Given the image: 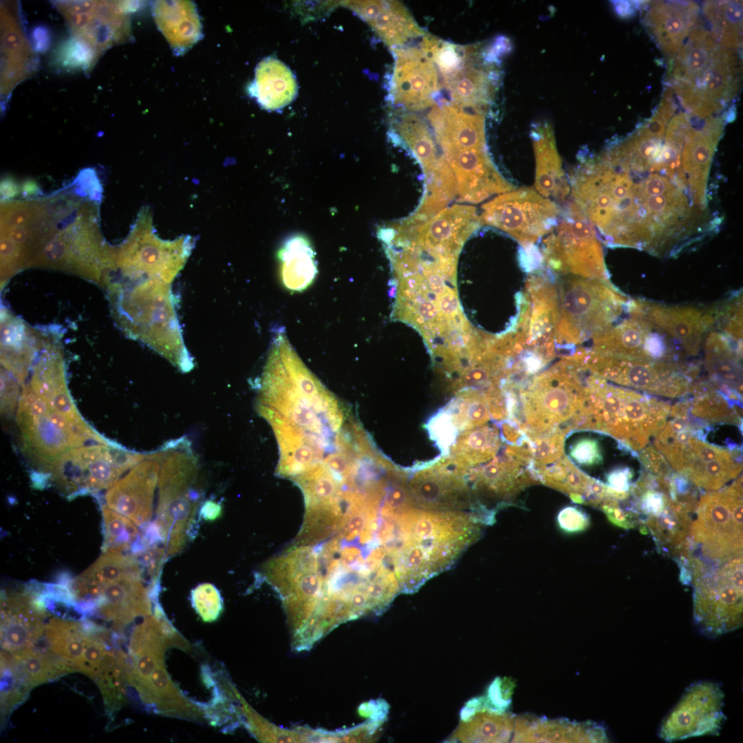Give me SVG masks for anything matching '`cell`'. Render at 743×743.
I'll return each mask as SVG.
<instances>
[{
    "instance_id": "6da1fadb",
    "label": "cell",
    "mask_w": 743,
    "mask_h": 743,
    "mask_svg": "<svg viewBox=\"0 0 743 743\" xmlns=\"http://www.w3.org/2000/svg\"><path fill=\"white\" fill-rule=\"evenodd\" d=\"M568 180L572 201L609 246L671 257L719 224L708 177L665 138L628 136L580 159Z\"/></svg>"
},
{
    "instance_id": "7a4b0ae2",
    "label": "cell",
    "mask_w": 743,
    "mask_h": 743,
    "mask_svg": "<svg viewBox=\"0 0 743 743\" xmlns=\"http://www.w3.org/2000/svg\"><path fill=\"white\" fill-rule=\"evenodd\" d=\"M257 407L278 443L276 473L286 476L314 464L351 415L307 368L281 332L274 337L260 378Z\"/></svg>"
},
{
    "instance_id": "3957f363",
    "label": "cell",
    "mask_w": 743,
    "mask_h": 743,
    "mask_svg": "<svg viewBox=\"0 0 743 743\" xmlns=\"http://www.w3.org/2000/svg\"><path fill=\"white\" fill-rule=\"evenodd\" d=\"M173 281L161 276L141 275L109 283L108 290L115 319L126 335L187 372L193 362L184 342Z\"/></svg>"
},
{
    "instance_id": "277c9868",
    "label": "cell",
    "mask_w": 743,
    "mask_h": 743,
    "mask_svg": "<svg viewBox=\"0 0 743 743\" xmlns=\"http://www.w3.org/2000/svg\"><path fill=\"white\" fill-rule=\"evenodd\" d=\"M670 405L648 394L616 387L592 374L585 380L582 407L574 428L608 434L638 456L665 427Z\"/></svg>"
},
{
    "instance_id": "5b68a950",
    "label": "cell",
    "mask_w": 743,
    "mask_h": 743,
    "mask_svg": "<svg viewBox=\"0 0 743 743\" xmlns=\"http://www.w3.org/2000/svg\"><path fill=\"white\" fill-rule=\"evenodd\" d=\"M198 462L186 438L165 444L160 469L156 518L153 521L167 557L181 552L195 524L202 501Z\"/></svg>"
},
{
    "instance_id": "8992f818",
    "label": "cell",
    "mask_w": 743,
    "mask_h": 743,
    "mask_svg": "<svg viewBox=\"0 0 743 743\" xmlns=\"http://www.w3.org/2000/svg\"><path fill=\"white\" fill-rule=\"evenodd\" d=\"M693 588L694 622L701 634L715 638L742 626V554L713 559L688 557Z\"/></svg>"
},
{
    "instance_id": "52a82bcc",
    "label": "cell",
    "mask_w": 743,
    "mask_h": 743,
    "mask_svg": "<svg viewBox=\"0 0 743 743\" xmlns=\"http://www.w3.org/2000/svg\"><path fill=\"white\" fill-rule=\"evenodd\" d=\"M557 294L555 341L575 346L612 326L628 309L629 300L609 281L565 275Z\"/></svg>"
},
{
    "instance_id": "ba28073f",
    "label": "cell",
    "mask_w": 743,
    "mask_h": 743,
    "mask_svg": "<svg viewBox=\"0 0 743 743\" xmlns=\"http://www.w3.org/2000/svg\"><path fill=\"white\" fill-rule=\"evenodd\" d=\"M655 436V447L670 466L697 487L708 491L722 488L737 477L742 469V446L727 448L697 438L699 429L682 417L671 416Z\"/></svg>"
},
{
    "instance_id": "9c48e42d",
    "label": "cell",
    "mask_w": 743,
    "mask_h": 743,
    "mask_svg": "<svg viewBox=\"0 0 743 743\" xmlns=\"http://www.w3.org/2000/svg\"><path fill=\"white\" fill-rule=\"evenodd\" d=\"M740 59L734 50L718 43L687 58L668 81L682 105L700 118L722 110L737 94Z\"/></svg>"
},
{
    "instance_id": "30bf717a",
    "label": "cell",
    "mask_w": 743,
    "mask_h": 743,
    "mask_svg": "<svg viewBox=\"0 0 743 743\" xmlns=\"http://www.w3.org/2000/svg\"><path fill=\"white\" fill-rule=\"evenodd\" d=\"M582 369L568 356L522 388L519 398L526 433L559 429L558 425L570 419L572 422L585 397V384L579 374Z\"/></svg>"
},
{
    "instance_id": "8fae6325",
    "label": "cell",
    "mask_w": 743,
    "mask_h": 743,
    "mask_svg": "<svg viewBox=\"0 0 743 743\" xmlns=\"http://www.w3.org/2000/svg\"><path fill=\"white\" fill-rule=\"evenodd\" d=\"M579 360L585 369L604 380L669 398L685 394L700 373L696 363L685 361L634 359L581 349Z\"/></svg>"
},
{
    "instance_id": "7c38bea8",
    "label": "cell",
    "mask_w": 743,
    "mask_h": 743,
    "mask_svg": "<svg viewBox=\"0 0 743 743\" xmlns=\"http://www.w3.org/2000/svg\"><path fill=\"white\" fill-rule=\"evenodd\" d=\"M548 234L543 257L551 269L563 275L609 281L597 233L572 201Z\"/></svg>"
},
{
    "instance_id": "4fadbf2b",
    "label": "cell",
    "mask_w": 743,
    "mask_h": 743,
    "mask_svg": "<svg viewBox=\"0 0 743 743\" xmlns=\"http://www.w3.org/2000/svg\"><path fill=\"white\" fill-rule=\"evenodd\" d=\"M151 220L147 211L140 213L127 239L114 250L112 269H118L124 277L145 274L174 281L189 259L195 240L190 235L163 240L154 233Z\"/></svg>"
},
{
    "instance_id": "5bb4252c",
    "label": "cell",
    "mask_w": 743,
    "mask_h": 743,
    "mask_svg": "<svg viewBox=\"0 0 743 743\" xmlns=\"http://www.w3.org/2000/svg\"><path fill=\"white\" fill-rule=\"evenodd\" d=\"M557 204L532 187L499 194L482 206L481 224L510 235L524 247L533 246L557 224Z\"/></svg>"
},
{
    "instance_id": "9a60e30c",
    "label": "cell",
    "mask_w": 743,
    "mask_h": 743,
    "mask_svg": "<svg viewBox=\"0 0 743 743\" xmlns=\"http://www.w3.org/2000/svg\"><path fill=\"white\" fill-rule=\"evenodd\" d=\"M690 539L716 554L742 553V476L718 491L701 495Z\"/></svg>"
},
{
    "instance_id": "2e32d148",
    "label": "cell",
    "mask_w": 743,
    "mask_h": 743,
    "mask_svg": "<svg viewBox=\"0 0 743 743\" xmlns=\"http://www.w3.org/2000/svg\"><path fill=\"white\" fill-rule=\"evenodd\" d=\"M17 420L25 451L45 469L67 450L77 447L78 422L54 410L30 386L19 398Z\"/></svg>"
},
{
    "instance_id": "e0dca14e",
    "label": "cell",
    "mask_w": 743,
    "mask_h": 743,
    "mask_svg": "<svg viewBox=\"0 0 743 743\" xmlns=\"http://www.w3.org/2000/svg\"><path fill=\"white\" fill-rule=\"evenodd\" d=\"M113 443L72 448L58 458L60 476L72 491H98L111 487L118 478L144 457Z\"/></svg>"
},
{
    "instance_id": "ac0fdd59",
    "label": "cell",
    "mask_w": 743,
    "mask_h": 743,
    "mask_svg": "<svg viewBox=\"0 0 743 743\" xmlns=\"http://www.w3.org/2000/svg\"><path fill=\"white\" fill-rule=\"evenodd\" d=\"M629 316L592 339L593 352L623 358L681 362L684 352L674 338L654 327L629 302Z\"/></svg>"
},
{
    "instance_id": "d6986e66",
    "label": "cell",
    "mask_w": 743,
    "mask_h": 743,
    "mask_svg": "<svg viewBox=\"0 0 743 743\" xmlns=\"http://www.w3.org/2000/svg\"><path fill=\"white\" fill-rule=\"evenodd\" d=\"M724 693L715 682L700 680L690 685L663 720L658 737L667 742L704 735H718L726 717Z\"/></svg>"
},
{
    "instance_id": "ffe728a7",
    "label": "cell",
    "mask_w": 743,
    "mask_h": 743,
    "mask_svg": "<svg viewBox=\"0 0 743 743\" xmlns=\"http://www.w3.org/2000/svg\"><path fill=\"white\" fill-rule=\"evenodd\" d=\"M131 2L63 1L58 7L71 31L98 53L130 36Z\"/></svg>"
},
{
    "instance_id": "44dd1931",
    "label": "cell",
    "mask_w": 743,
    "mask_h": 743,
    "mask_svg": "<svg viewBox=\"0 0 743 743\" xmlns=\"http://www.w3.org/2000/svg\"><path fill=\"white\" fill-rule=\"evenodd\" d=\"M164 453V446L144 457L118 480L105 494L107 506L131 519L136 526H144L151 519L155 491Z\"/></svg>"
},
{
    "instance_id": "7402d4cb",
    "label": "cell",
    "mask_w": 743,
    "mask_h": 743,
    "mask_svg": "<svg viewBox=\"0 0 743 743\" xmlns=\"http://www.w3.org/2000/svg\"><path fill=\"white\" fill-rule=\"evenodd\" d=\"M399 225L402 233L419 246L457 256L464 241L482 224L474 206L455 204L424 222Z\"/></svg>"
},
{
    "instance_id": "603a6c76",
    "label": "cell",
    "mask_w": 743,
    "mask_h": 743,
    "mask_svg": "<svg viewBox=\"0 0 743 743\" xmlns=\"http://www.w3.org/2000/svg\"><path fill=\"white\" fill-rule=\"evenodd\" d=\"M637 307L656 328L677 341L685 354L698 355L704 335L715 323L714 310L702 312L691 306H671L636 301Z\"/></svg>"
},
{
    "instance_id": "cb8c5ba5",
    "label": "cell",
    "mask_w": 743,
    "mask_h": 743,
    "mask_svg": "<svg viewBox=\"0 0 743 743\" xmlns=\"http://www.w3.org/2000/svg\"><path fill=\"white\" fill-rule=\"evenodd\" d=\"M698 11L693 1H651L644 25L663 54L672 57L695 28Z\"/></svg>"
},
{
    "instance_id": "d4e9b609",
    "label": "cell",
    "mask_w": 743,
    "mask_h": 743,
    "mask_svg": "<svg viewBox=\"0 0 743 743\" xmlns=\"http://www.w3.org/2000/svg\"><path fill=\"white\" fill-rule=\"evenodd\" d=\"M669 414L684 417L701 428L718 423L742 425V407H733L707 380L693 382L687 393L671 407Z\"/></svg>"
},
{
    "instance_id": "484cf974",
    "label": "cell",
    "mask_w": 743,
    "mask_h": 743,
    "mask_svg": "<svg viewBox=\"0 0 743 743\" xmlns=\"http://www.w3.org/2000/svg\"><path fill=\"white\" fill-rule=\"evenodd\" d=\"M151 590L144 585L142 576L127 577L101 587L93 598L94 605L102 616L120 628L151 614Z\"/></svg>"
},
{
    "instance_id": "4316f807",
    "label": "cell",
    "mask_w": 743,
    "mask_h": 743,
    "mask_svg": "<svg viewBox=\"0 0 743 743\" xmlns=\"http://www.w3.org/2000/svg\"><path fill=\"white\" fill-rule=\"evenodd\" d=\"M347 5L367 21L385 43L396 48L424 34L407 8L395 1H355Z\"/></svg>"
},
{
    "instance_id": "83f0119b",
    "label": "cell",
    "mask_w": 743,
    "mask_h": 743,
    "mask_svg": "<svg viewBox=\"0 0 743 743\" xmlns=\"http://www.w3.org/2000/svg\"><path fill=\"white\" fill-rule=\"evenodd\" d=\"M516 718L504 711L486 707L481 698H473L462 709L461 722L451 742H505L511 740Z\"/></svg>"
},
{
    "instance_id": "f1b7e54d",
    "label": "cell",
    "mask_w": 743,
    "mask_h": 743,
    "mask_svg": "<svg viewBox=\"0 0 743 743\" xmlns=\"http://www.w3.org/2000/svg\"><path fill=\"white\" fill-rule=\"evenodd\" d=\"M153 13L159 30L173 52L182 55L202 37L195 4L189 1H158Z\"/></svg>"
},
{
    "instance_id": "f546056e",
    "label": "cell",
    "mask_w": 743,
    "mask_h": 743,
    "mask_svg": "<svg viewBox=\"0 0 743 743\" xmlns=\"http://www.w3.org/2000/svg\"><path fill=\"white\" fill-rule=\"evenodd\" d=\"M531 136L535 155V190L547 198L564 200L570 193V187L551 127L547 124L537 125Z\"/></svg>"
},
{
    "instance_id": "4dcf8cb0",
    "label": "cell",
    "mask_w": 743,
    "mask_h": 743,
    "mask_svg": "<svg viewBox=\"0 0 743 743\" xmlns=\"http://www.w3.org/2000/svg\"><path fill=\"white\" fill-rule=\"evenodd\" d=\"M248 91L262 108L274 111L286 107L294 99L297 84L286 65L276 58L267 57L257 65Z\"/></svg>"
},
{
    "instance_id": "1f68e13d",
    "label": "cell",
    "mask_w": 743,
    "mask_h": 743,
    "mask_svg": "<svg viewBox=\"0 0 743 743\" xmlns=\"http://www.w3.org/2000/svg\"><path fill=\"white\" fill-rule=\"evenodd\" d=\"M693 510L680 503L670 500L658 515L646 519L645 524L651 532L660 552L670 555L674 560L680 557L688 558Z\"/></svg>"
},
{
    "instance_id": "d6a6232c",
    "label": "cell",
    "mask_w": 743,
    "mask_h": 743,
    "mask_svg": "<svg viewBox=\"0 0 743 743\" xmlns=\"http://www.w3.org/2000/svg\"><path fill=\"white\" fill-rule=\"evenodd\" d=\"M130 576H142V568L133 555L123 552H105L72 584V596L92 599L103 586Z\"/></svg>"
},
{
    "instance_id": "836d02e7",
    "label": "cell",
    "mask_w": 743,
    "mask_h": 743,
    "mask_svg": "<svg viewBox=\"0 0 743 743\" xmlns=\"http://www.w3.org/2000/svg\"><path fill=\"white\" fill-rule=\"evenodd\" d=\"M34 58L16 18L1 12V91L8 94L32 72Z\"/></svg>"
},
{
    "instance_id": "e575fe53",
    "label": "cell",
    "mask_w": 743,
    "mask_h": 743,
    "mask_svg": "<svg viewBox=\"0 0 743 743\" xmlns=\"http://www.w3.org/2000/svg\"><path fill=\"white\" fill-rule=\"evenodd\" d=\"M520 742H606L604 727L595 722H571L566 720H543L528 716Z\"/></svg>"
},
{
    "instance_id": "d590c367",
    "label": "cell",
    "mask_w": 743,
    "mask_h": 743,
    "mask_svg": "<svg viewBox=\"0 0 743 743\" xmlns=\"http://www.w3.org/2000/svg\"><path fill=\"white\" fill-rule=\"evenodd\" d=\"M730 338L718 332L707 336L704 364L715 387L726 385L742 394V347H735Z\"/></svg>"
},
{
    "instance_id": "8d00e7d4",
    "label": "cell",
    "mask_w": 743,
    "mask_h": 743,
    "mask_svg": "<svg viewBox=\"0 0 743 743\" xmlns=\"http://www.w3.org/2000/svg\"><path fill=\"white\" fill-rule=\"evenodd\" d=\"M279 259L281 280L288 289L300 291L312 283L316 266L313 250L305 238L288 239L279 252Z\"/></svg>"
},
{
    "instance_id": "74e56055",
    "label": "cell",
    "mask_w": 743,
    "mask_h": 743,
    "mask_svg": "<svg viewBox=\"0 0 743 743\" xmlns=\"http://www.w3.org/2000/svg\"><path fill=\"white\" fill-rule=\"evenodd\" d=\"M703 12L711 25V32L722 45L733 50L742 46V1H707Z\"/></svg>"
},
{
    "instance_id": "f35d334b",
    "label": "cell",
    "mask_w": 743,
    "mask_h": 743,
    "mask_svg": "<svg viewBox=\"0 0 743 743\" xmlns=\"http://www.w3.org/2000/svg\"><path fill=\"white\" fill-rule=\"evenodd\" d=\"M497 429L488 426L471 429L462 434L453 448L455 460L466 470L490 460L499 448Z\"/></svg>"
},
{
    "instance_id": "ab89813d",
    "label": "cell",
    "mask_w": 743,
    "mask_h": 743,
    "mask_svg": "<svg viewBox=\"0 0 743 743\" xmlns=\"http://www.w3.org/2000/svg\"><path fill=\"white\" fill-rule=\"evenodd\" d=\"M104 526L103 551L123 552L133 549L140 540V533L131 519L110 509L102 507Z\"/></svg>"
},
{
    "instance_id": "60d3db41",
    "label": "cell",
    "mask_w": 743,
    "mask_h": 743,
    "mask_svg": "<svg viewBox=\"0 0 743 743\" xmlns=\"http://www.w3.org/2000/svg\"><path fill=\"white\" fill-rule=\"evenodd\" d=\"M451 421L460 429H471L489 420L490 411L486 398L475 390L460 396L449 407Z\"/></svg>"
},
{
    "instance_id": "b9f144b4",
    "label": "cell",
    "mask_w": 743,
    "mask_h": 743,
    "mask_svg": "<svg viewBox=\"0 0 743 743\" xmlns=\"http://www.w3.org/2000/svg\"><path fill=\"white\" fill-rule=\"evenodd\" d=\"M14 660L19 663L23 678L28 686L42 683L73 668L62 661L52 660L47 655L31 649Z\"/></svg>"
},
{
    "instance_id": "7bdbcfd3",
    "label": "cell",
    "mask_w": 743,
    "mask_h": 743,
    "mask_svg": "<svg viewBox=\"0 0 743 743\" xmlns=\"http://www.w3.org/2000/svg\"><path fill=\"white\" fill-rule=\"evenodd\" d=\"M567 432L556 429L542 433H526L528 449L534 470L555 462L563 454L564 437Z\"/></svg>"
},
{
    "instance_id": "ee69618b",
    "label": "cell",
    "mask_w": 743,
    "mask_h": 743,
    "mask_svg": "<svg viewBox=\"0 0 743 743\" xmlns=\"http://www.w3.org/2000/svg\"><path fill=\"white\" fill-rule=\"evenodd\" d=\"M191 602L196 613L206 623L217 620L224 610L221 594L210 583H203L193 588L191 592Z\"/></svg>"
},
{
    "instance_id": "f6af8a7d",
    "label": "cell",
    "mask_w": 743,
    "mask_h": 743,
    "mask_svg": "<svg viewBox=\"0 0 743 743\" xmlns=\"http://www.w3.org/2000/svg\"><path fill=\"white\" fill-rule=\"evenodd\" d=\"M99 53L91 45L77 38L67 41L57 50L58 63L69 69H87L94 64Z\"/></svg>"
},
{
    "instance_id": "bcb514c9",
    "label": "cell",
    "mask_w": 743,
    "mask_h": 743,
    "mask_svg": "<svg viewBox=\"0 0 743 743\" xmlns=\"http://www.w3.org/2000/svg\"><path fill=\"white\" fill-rule=\"evenodd\" d=\"M42 207L40 202H1V230L28 224L40 214Z\"/></svg>"
},
{
    "instance_id": "7dc6e473",
    "label": "cell",
    "mask_w": 743,
    "mask_h": 743,
    "mask_svg": "<svg viewBox=\"0 0 743 743\" xmlns=\"http://www.w3.org/2000/svg\"><path fill=\"white\" fill-rule=\"evenodd\" d=\"M570 455L575 462L582 466L598 464L603 461L599 442L589 437L574 442L570 448Z\"/></svg>"
},
{
    "instance_id": "c3c4849f",
    "label": "cell",
    "mask_w": 743,
    "mask_h": 743,
    "mask_svg": "<svg viewBox=\"0 0 743 743\" xmlns=\"http://www.w3.org/2000/svg\"><path fill=\"white\" fill-rule=\"evenodd\" d=\"M559 527L567 533H578L586 530L590 524L589 515L578 506H568L562 508L557 515Z\"/></svg>"
},
{
    "instance_id": "681fc988",
    "label": "cell",
    "mask_w": 743,
    "mask_h": 743,
    "mask_svg": "<svg viewBox=\"0 0 743 743\" xmlns=\"http://www.w3.org/2000/svg\"><path fill=\"white\" fill-rule=\"evenodd\" d=\"M637 457L646 471L656 476L667 477L674 471L663 455L654 446H645Z\"/></svg>"
},
{
    "instance_id": "f907efd6",
    "label": "cell",
    "mask_w": 743,
    "mask_h": 743,
    "mask_svg": "<svg viewBox=\"0 0 743 743\" xmlns=\"http://www.w3.org/2000/svg\"><path fill=\"white\" fill-rule=\"evenodd\" d=\"M76 191L79 195L89 196L94 201L101 200V185L94 170H82L75 180Z\"/></svg>"
},
{
    "instance_id": "816d5d0a",
    "label": "cell",
    "mask_w": 743,
    "mask_h": 743,
    "mask_svg": "<svg viewBox=\"0 0 743 743\" xmlns=\"http://www.w3.org/2000/svg\"><path fill=\"white\" fill-rule=\"evenodd\" d=\"M1 407L3 413H10L14 410L19 394L16 381L5 371L1 372Z\"/></svg>"
},
{
    "instance_id": "f5cc1de1",
    "label": "cell",
    "mask_w": 743,
    "mask_h": 743,
    "mask_svg": "<svg viewBox=\"0 0 743 743\" xmlns=\"http://www.w3.org/2000/svg\"><path fill=\"white\" fill-rule=\"evenodd\" d=\"M634 477V471L629 467H618L612 470L606 475L607 486L619 492H629Z\"/></svg>"
},
{
    "instance_id": "db71d44e",
    "label": "cell",
    "mask_w": 743,
    "mask_h": 743,
    "mask_svg": "<svg viewBox=\"0 0 743 743\" xmlns=\"http://www.w3.org/2000/svg\"><path fill=\"white\" fill-rule=\"evenodd\" d=\"M439 310L446 316H453L457 312L460 303L455 292L447 291L440 297L438 302Z\"/></svg>"
},
{
    "instance_id": "11a10c76",
    "label": "cell",
    "mask_w": 743,
    "mask_h": 743,
    "mask_svg": "<svg viewBox=\"0 0 743 743\" xmlns=\"http://www.w3.org/2000/svg\"><path fill=\"white\" fill-rule=\"evenodd\" d=\"M0 190L1 202H8L21 193V185L14 178L7 176L1 180Z\"/></svg>"
},
{
    "instance_id": "9f6ffc18",
    "label": "cell",
    "mask_w": 743,
    "mask_h": 743,
    "mask_svg": "<svg viewBox=\"0 0 743 743\" xmlns=\"http://www.w3.org/2000/svg\"><path fill=\"white\" fill-rule=\"evenodd\" d=\"M199 514L204 520L213 521L222 515V507L217 502L209 499L202 504Z\"/></svg>"
},
{
    "instance_id": "6f0895ef",
    "label": "cell",
    "mask_w": 743,
    "mask_h": 743,
    "mask_svg": "<svg viewBox=\"0 0 743 743\" xmlns=\"http://www.w3.org/2000/svg\"><path fill=\"white\" fill-rule=\"evenodd\" d=\"M642 1H614L616 12L621 17H630L635 14L638 5Z\"/></svg>"
},
{
    "instance_id": "680465c9",
    "label": "cell",
    "mask_w": 743,
    "mask_h": 743,
    "mask_svg": "<svg viewBox=\"0 0 743 743\" xmlns=\"http://www.w3.org/2000/svg\"><path fill=\"white\" fill-rule=\"evenodd\" d=\"M21 193L25 198L38 197L43 194L40 185L32 178L26 179L22 182Z\"/></svg>"
},
{
    "instance_id": "91938a15",
    "label": "cell",
    "mask_w": 743,
    "mask_h": 743,
    "mask_svg": "<svg viewBox=\"0 0 743 743\" xmlns=\"http://www.w3.org/2000/svg\"><path fill=\"white\" fill-rule=\"evenodd\" d=\"M418 312L420 316L425 321L435 320L438 315L436 306L429 301L421 302L418 305Z\"/></svg>"
}]
</instances>
